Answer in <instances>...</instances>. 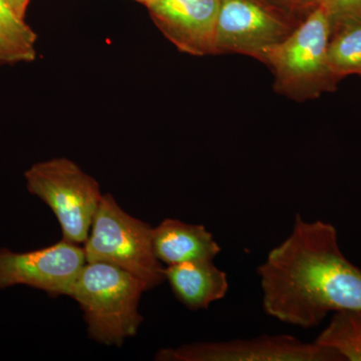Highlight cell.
<instances>
[{
  "mask_svg": "<svg viewBox=\"0 0 361 361\" xmlns=\"http://www.w3.org/2000/svg\"><path fill=\"white\" fill-rule=\"evenodd\" d=\"M266 314L313 329L329 312L361 310V269L342 253L336 227L296 214L293 229L259 265Z\"/></svg>",
  "mask_w": 361,
  "mask_h": 361,
  "instance_id": "1",
  "label": "cell"
},
{
  "mask_svg": "<svg viewBox=\"0 0 361 361\" xmlns=\"http://www.w3.org/2000/svg\"><path fill=\"white\" fill-rule=\"evenodd\" d=\"M146 291L141 280L118 266L87 262L68 296L82 308L92 341L120 346L137 334L142 322L140 299Z\"/></svg>",
  "mask_w": 361,
  "mask_h": 361,
  "instance_id": "2",
  "label": "cell"
},
{
  "mask_svg": "<svg viewBox=\"0 0 361 361\" xmlns=\"http://www.w3.org/2000/svg\"><path fill=\"white\" fill-rule=\"evenodd\" d=\"M331 33L329 14L318 6L286 39L266 51L261 61L272 70L278 94L304 102L336 90L339 82L329 63Z\"/></svg>",
  "mask_w": 361,
  "mask_h": 361,
  "instance_id": "3",
  "label": "cell"
},
{
  "mask_svg": "<svg viewBox=\"0 0 361 361\" xmlns=\"http://www.w3.org/2000/svg\"><path fill=\"white\" fill-rule=\"evenodd\" d=\"M87 262H106L141 280L147 291L166 281L153 248V228L121 208L111 194L102 196L85 243Z\"/></svg>",
  "mask_w": 361,
  "mask_h": 361,
  "instance_id": "4",
  "label": "cell"
},
{
  "mask_svg": "<svg viewBox=\"0 0 361 361\" xmlns=\"http://www.w3.org/2000/svg\"><path fill=\"white\" fill-rule=\"evenodd\" d=\"M25 178L27 191L56 215L63 239L85 244L103 196L97 180L68 158L33 164Z\"/></svg>",
  "mask_w": 361,
  "mask_h": 361,
  "instance_id": "5",
  "label": "cell"
},
{
  "mask_svg": "<svg viewBox=\"0 0 361 361\" xmlns=\"http://www.w3.org/2000/svg\"><path fill=\"white\" fill-rule=\"evenodd\" d=\"M298 25L264 0H221L215 54H244L261 61L268 49L286 39Z\"/></svg>",
  "mask_w": 361,
  "mask_h": 361,
  "instance_id": "6",
  "label": "cell"
},
{
  "mask_svg": "<svg viewBox=\"0 0 361 361\" xmlns=\"http://www.w3.org/2000/svg\"><path fill=\"white\" fill-rule=\"evenodd\" d=\"M159 361H344L334 349L290 336L196 342L157 353Z\"/></svg>",
  "mask_w": 361,
  "mask_h": 361,
  "instance_id": "7",
  "label": "cell"
},
{
  "mask_svg": "<svg viewBox=\"0 0 361 361\" xmlns=\"http://www.w3.org/2000/svg\"><path fill=\"white\" fill-rule=\"evenodd\" d=\"M85 263L84 247L65 239L28 252L0 247V290L23 285L51 295L68 296Z\"/></svg>",
  "mask_w": 361,
  "mask_h": 361,
  "instance_id": "8",
  "label": "cell"
},
{
  "mask_svg": "<svg viewBox=\"0 0 361 361\" xmlns=\"http://www.w3.org/2000/svg\"><path fill=\"white\" fill-rule=\"evenodd\" d=\"M221 0H146L152 20L185 54H215V32Z\"/></svg>",
  "mask_w": 361,
  "mask_h": 361,
  "instance_id": "9",
  "label": "cell"
},
{
  "mask_svg": "<svg viewBox=\"0 0 361 361\" xmlns=\"http://www.w3.org/2000/svg\"><path fill=\"white\" fill-rule=\"evenodd\" d=\"M165 276L176 298L190 310H208L224 298L229 289L227 274L213 260L167 266Z\"/></svg>",
  "mask_w": 361,
  "mask_h": 361,
  "instance_id": "10",
  "label": "cell"
},
{
  "mask_svg": "<svg viewBox=\"0 0 361 361\" xmlns=\"http://www.w3.org/2000/svg\"><path fill=\"white\" fill-rule=\"evenodd\" d=\"M153 248L161 264L214 260L221 247L203 225L165 219L153 228Z\"/></svg>",
  "mask_w": 361,
  "mask_h": 361,
  "instance_id": "11",
  "label": "cell"
},
{
  "mask_svg": "<svg viewBox=\"0 0 361 361\" xmlns=\"http://www.w3.org/2000/svg\"><path fill=\"white\" fill-rule=\"evenodd\" d=\"M37 39V33L8 0H0V66L35 61Z\"/></svg>",
  "mask_w": 361,
  "mask_h": 361,
  "instance_id": "12",
  "label": "cell"
},
{
  "mask_svg": "<svg viewBox=\"0 0 361 361\" xmlns=\"http://www.w3.org/2000/svg\"><path fill=\"white\" fill-rule=\"evenodd\" d=\"M315 342L334 349L343 360L361 361V310L334 312L329 326Z\"/></svg>",
  "mask_w": 361,
  "mask_h": 361,
  "instance_id": "13",
  "label": "cell"
},
{
  "mask_svg": "<svg viewBox=\"0 0 361 361\" xmlns=\"http://www.w3.org/2000/svg\"><path fill=\"white\" fill-rule=\"evenodd\" d=\"M329 63L338 82L348 75L361 77V23H346L332 32Z\"/></svg>",
  "mask_w": 361,
  "mask_h": 361,
  "instance_id": "14",
  "label": "cell"
},
{
  "mask_svg": "<svg viewBox=\"0 0 361 361\" xmlns=\"http://www.w3.org/2000/svg\"><path fill=\"white\" fill-rule=\"evenodd\" d=\"M331 20L332 32L346 23H361V0H319Z\"/></svg>",
  "mask_w": 361,
  "mask_h": 361,
  "instance_id": "15",
  "label": "cell"
},
{
  "mask_svg": "<svg viewBox=\"0 0 361 361\" xmlns=\"http://www.w3.org/2000/svg\"><path fill=\"white\" fill-rule=\"evenodd\" d=\"M264 1L300 23L308 13L318 6L319 0H264Z\"/></svg>",
  "mask_w": 361,
  "mask_h": 361,
  "instance_id": "16",
  "label": "cell"
},
{
  "mask_svg": "<svg viewBox=\"0 0 361 361\" xmlns=\"http://www.w3.org/2000/svg\"><path fill=\"white\" fill-rule=\"evenodd\" d=\"M8 1L11 6L13 7L16 13L20 16L21 18H25L26 9H27L30 0H8Z\"/></svg>",
  "mask_w": 361,
  "mask_h": 361,
  "instance_id": "17",
  "label": "cell"
},
{
  "mask_svg": "<svg viewBox=\"0 0 361 361\" xmlns=\"http://www.w3.org/2000/svg\"><path fill=\"white\" fill-rule=\"evenodd\" d=\"M135 1L140 2V4H145V2H146V0H135Z\"/></svg>",
  "mask_w": 361,
  "mask_h": 361,
  "instance_id": "18",
  "label": "cell"
}]
</instances>
